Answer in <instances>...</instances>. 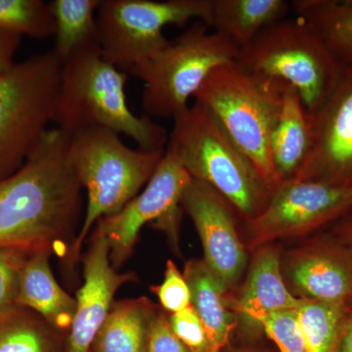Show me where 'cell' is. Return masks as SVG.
Returning <instances> with one entry per match:
<instances>
[{"label": "cell", "mask_w": 352, "mask_h": 352, "mask_svg": "<svg viewBox=\"0 0 352 352\" xmlns=\"http://www.w3.org/2000/svg\"><path fill=\"white\" fill-rule=\"evenodd\" d=\"M68 144V134L48 129L24 166L0 180V248L68 254L82 210Z\"/></svg>", "instance_id": "obj_1"}, {"label": "cell", "mask_w": 352, "mask_h": 352, "mask_svg": "<svg viewBox=\"0 0 352 352\" xmlns=\"http://www.w3.org/2000/svg\"><path fill=\"white\" fill-rule=\"evenodd\" d=\"M127 75L109 63L99 44L78 51L62 64L54 122L68 135L105 127L133 139L139 149L166 151L164 127L136 116L126 102Z\"/></svg>", "instance_id": "obj_2"}, {"label": "cell", "mask_w": 352, "mask_h": 352, "mask_svg": "<svg viewBox=\"0 0 352 352\" xmlns=\"http://www.w3.org/2000/svg\"><path fill=\"white\" fill-rule=\"evenodd\" d=\"M173 120L166 150L192 179L214 189L245 221L261 214L271 191L214 113L195 101Z\"/></svg>", "instance_id": "obj_3"}, {"label": "cell", "mask_w": 352, "mask_h": 352, "mask_svg": "<svg viewBox=\"0 0 352 352\" xmlns=\"http://www.w3.org/2000/svg\"><path fill=\"white\" fill-rule=\"evenodd\" d=\"M166 151L131 149L118 132L91 127L69 135L68 157L82 188L87 210L80 233L67 254L68 266L78 261L92 227L119 212L149 182Z\"/></svg>", "instance_id": "obj_4"}, {"label": "cell", "mask_w": 352, "mask_h": 352, "mask_svg": "<svg viewBox=\"0 0 352 352\" xmlns=\"http://www.w3.org/2000/svg\"><path fill=\"white\" fill-rule=\"evenodd\" d=\"M284 83L250 73L237 61L214 69L195 94L258 171L271 194L279 186L270 152Z\"/></svg>", "instance_id": "obj_5"}, {"label": "cell", "mask_w": 352, "mask_h": 352, "mask_svg": "<svg viewBox=\"0 0 352 352\" xmlns=\"http://www.w3.org/2000/svg\"><path fill=\"white\" fill-rule=\"evenodd\" d=\"M237 62L254 75L292 85L310 117L333 94L344 69L314 30L296 17L265 28L241 48Z\"/></svg>", "instance_id": "obj_6"}, {"label": "cell", "mask_w": 352, "mask_h": 352, "mask_svg": "<svg viewBox=\"0 0 352 352\" xmlns=\"http://www.w3.org/2000/svg\"><path fill=\"white\" fill-rule=\"evenodd\" d=\"M197 21L155 56L138 65L129 75L144 82L142 106L149 117L173 118L189 107L214 69L237 61L240 48Z\"/></svg>", "instance_id": "obj_7"}, {"label": "cell", "mask_w": 352, "mask_h": 352, "mask_svg": "<svg viewBox=\"0 0 352 352\" xmlns=\"http://www.w3.org/2000/svg\"><path fill=\"white\" fill-rule=\"evenodd\" d=\"M61 67L50 50L0 74V180L24 166L54 122Z\"/></svg>", "instance_id": "obj_8"}, {"label": "cell", "mask_w": 352, "mask_h": 352, "mask_svg": "<svg viewBox=\"0 0 352 352\" xmlns=\"http://www.w3.org/2000/svg\"><path fill=\"white\" fill-rule=\"evenodd\" d=\"M212 0H101L96 15L102 56L129 75L168 43L164 29L190 20L207 24Z\"/></svg>", "instance_id": "obj_9"}, {"label": "cell", "mask_w": 352, "mask_h": 352, "mask_svg": "<svg viewBox=\"0 0 352 352\" xmlns=\"http://www.w3.org/2000/svg\"><path fill=\"white\" fill-rule=\"evenodd\" d=\"M352 212V184L319 180L281 183L261 214L247 221L252 248L281 238L298 237Z\"/></svg>", "instance_id": "obj_10"}, {"label": "cell", "mask_w": 352, "mask_h": 352, "mask_svg": "<svg viewBox=\"0 0 352 352\" xmlns=\"http://www.w3.org/2000/svg\"><path fill=\"white\" fill-rule=\"evenodd\" d=\"M191 179L175 155L166 150L145 189L119 212L97 222L95 232L107 241L111 263L116 270L131 256L145 224L156 223L176 237L180 201Z\"/></svg>", "instance_id": "obj_11"}, {"label": "cell", "mask_w": 352, "mask_h": 352, "mask_svg": "<svg viewBox=\"0 0 352 352\" xmlns=\"http://www.w3.org/2000/svg\"><path fill=\"white\" fill-rule=\"evenodd\" d=\"M180 206L191 217L204 249V261L224 285L233 288L242 276L247 254L236 228L235 208L214 189L191 179Z\"/></svg>", "instance_id": "obj_12"}, {"label": "cell", "mask_w": 352, "mask_h": 352, "mask_svg": "<svg viewBox=\"0 0 352 352\" xmlns=\"http://www.w3.org/2000/svg\"><path fill=\"white\" fill-rule=\"evenodd\" d=\"M312 119L314 142L295 179L352 184V65Z\"/></svg>", "instance_id": "obj_13"}, {"label": "cell", "mask_w": 352, "mask_h": 352, "mask_svg": "<svg viewBox=\"0 0 352 352\" xmlns=\"http://www.w3.org/2000/svg\"><path fill=\"white\" fill-rule=\"evenodd\" d=\"M83 258V285L76 293L75 316L65 352H90L92 342L122 285L134 281L133 273H118L110 261L107 241L95 232Z\"/></svg>", "instance_id": "obj_14"}, {"label": "cell", "mask_w": 352, "mask_h": 352, "mask_svg": "<svg viewBox=\"0 0 352 352\" xmlns=\"http://www.w3.org/2000/svg\"><path fill=\"white\" fill-rule=\"evenodd\" d=\"M287 275L298 298L346 305L352 296V258L342 247L317 245L296 252Z\"/></svg>", "instance_id": "obj_15"}, {"label": "cell", "mask_w": 352, "mask_h": 352, "mask_svg": "<svg viewBox=\"0 0 352 352\" xmlns=\"http://www.w3.org/2000/svg\"><path fill=\"white\" fill-rule=\"evenodd\" d=\"M312 119L300 94L284 83L281 101L270 132V152L279 185L295 179L311 152Z\"/></svg>", "instance_id": "obj_16"}, {"label": "cell", "mask_w": 352, "mask_h": 352, "mask_svg": "<svg viewBox=\"0 0 352 352\" xmlns=\"http://www.w3.org/2000/svg\"><path fill=\"white\" fill-rule=\"evenodd\" d=\"M300 298L289 291L281 273L279 252L273 248L259 250L252 261L244 289L231 308L238 314L245 328L261 330L263 318L284 310L296 309Z\"/></svg>", "instance_id": "obj_17"}, {"label": "cell", "mask_w": 352, "mask_h": 352, "mask_svg": "<svg viewBox=\"0 0 352 352\" xmlns=\"http://www.w3.org/2000/svg\"><path fill=\"white\" fill-rule=\"evenodd\" d=\"M51 254L47 250L30 254L21 275L17 305L32 310L51 328L62 332L71 328L76 300L55 279L50 267Z\"/></svg>", "instance_id": "obj_18"}, {"label": "cell", "mask_w": 352, "mask_h": 352, "mask_svg": "<svg viewBox=\"0 0 352 352\" xmlns=\"http://www.w3.org/2000/svg\"><path fill=\"white\" fill-rule=\"evenodd\" d=\"M185 279L191 292V305L200 317L210 344V352H221L234 327L227 289L204 259L185 264Z\"/></svg>", "instance_id": "obj_19"}, {"label": "cell", "mask_w": 352, "mask_h": 352, "mask_svg": "<svg viewBox=\"0 0 352 352\" xmlns=\"http://www.w3.org/2000/svg\"><path fill=\"white\" fill-rule=\"evenodd\" d=\"M289 9L286 0H212L206 25L241 50L265 28L284 20Z\"/></svg>", "instance_id": "obj_20"}, {"label": "cell", "mask_w": 352, "mask_h": 352, "mask_svg": "<svg viewBox=\"0 0 352 352\" xmlns=\"http://www.w3.org/2000/svg\"><path fill=\"white\" fill-rule=\"evenodd\" d=\"M155 307L146 298L113 302L90 352H147L148 329Z\"/></svg>", "instance_id": "obj_21"}, {"label": "cell", "mask_w": 352, "mask_h": 352, "mask_svg": "<svg viewBox=\"0 0 352 352\" xmlns=\"http://www.w3.org/2000/svg\"><path fill=\"white\" fill-rule=\"evenodd\" d=\"M291 8L342 65H352V0H294Z\"/></svg>", "instance_id": "obj_22"}, {"label": "cell", "mask_w": 352, "mask_h": 352, "mask_svg": "<svg viewBox=\"0 0 352 352\" xmlns=\"http://www.w3.org/2000/svg\"><path fill=\"white\" fill-rule=\"evenodd\" d=\"M101 0H52L55 53L60 63L88 46L98 44L96 15Z\"/></svg>", "instance_id": "obj_23"}, {"label": "cell", "mask_w": 352, "mask_h": 352, "mask_svg": "<svg viewBox=\"0 0 352 352\" xmlns=\"http://www.w3.org/2000/svg\"><path fill=\"white\" fill-rule=\"evenodd\" d=\"M56 332L32 310L15 308L0 318V352H58Z\"/></svg>", "instance_id": "obj_24"}, {"label": "cell", "mask_w": 352, "mask_h": 352, "mask_svg": "<svg viewBox=\"0 0 352 352\" xmlns=\"http://www.w3.org/2000/svg\"><path fill=\"white\" fill-rule=\"evenodd\" d=\"M346 310V305L300 298L296 311L307 352H337L340 326Z\"/></svg>", "instance_id": "obj_25"}, {"label": "cell", "mask_w": 352, "mask_h": 352, "mask_svg": "<svg viewBox=\"0 0 352 352\" xmlns=\"http://www.w3.org/2000/svg\"><path fill=\"white\" fill-rule=\"evenodd\" d=\"M0 30L36 39L54 36L50 3L43 0H0Z\"/></svg>", "instance_id": "obj_26"}, {"label": "cell", "mask_w": 352, "mask_h": 352, "mask_svg": "<svg viewBox=\"0 0 352 352\" xmlns=\"http://www.w3.org/2000/svg\"><path fill=\"white\" fill-rule=\"evenodd\" d=\"M32 252L22 248H0V318L18 307L21 275Z\"/></svg>", "instance_id": "obj_27"}, {"label": "cell", "mask_w": 352, "mask_h": 352, "mask_svg": "<svg viewBox=\"0 0 352 352\" xmlns=\"http://www.w3.org/2000/svg\"><path fill=\"white\" fill-rule=\"evenodd\" d=\"M261 327L280 352H307L296 309L268 315L261 320Z\"/></svg>", "instance_id": "obj_28"}, {"label": "cell", "mask_w": 352, "mask_h": 352, "mask_svg": "<svg viewBox=\"0 0 352 352\" xmlns=\"http://www.w3.org/2000/svg\"><path fill=\"white\" fill-rule=\"evenodd\" d=\"M162 307L170 314L182 311L191 305V292L183 273L173 261H168L164 281L151 287Z\"/></svg>", "instance_id": "obj_29"}, {"label": "cell", "mask_w": 352, "mask_h": 352, "mask_svg": "<svg viewBox=\"0 0 352 352\" xmlns=\"http://www.w3.org/2000/svg\"><path fill=\"white\" fill-rule=\"evenodd\" d=\"M171 329L190 352H210L205 327L192 305L168 316Z\"/></svg>", "instance_id": "obj_30"}, {"label": "cell", "mask_w": 352, "mask_h": 352, "mask_svg": "<svg viewBox=\"0 0 352 352\" xmlns=\"http://www.w3.org/2000/svg\"><path fill=\"white\" fill-rule=\"evenodd\" d=\"M147 352H190L171 329L168 316L157 307L148 329Z\"/></svg>", "instance_id": "obj_31"}, {"label": "cell", "mask_w": 352, "mask_h": 352, "mask_svg": "<svg viewBox=\"0 0 352 352\" xmlns=\"http://www.w3.org/2000/svg\"><path fill=\"white\" fill-rule=\"evenodd\" d=\"M22 36L15 32L0 30V74L12 68L16 53L20 47Z\"/></svg>", "instance_id": "obj_32"}, {"label": "cell", "mask_w": 352, "mask_h": 352, "mask_svg": "<svg viewBox=\"0 0 352 352\" xmlns=\"http://www.w3.org/2000/svg\"><path fill=\"white\" fill-rule=\"evenodd\" d=\"M337 352H352V309L349 307L340 326Z\"/></svg>", "instance_id": "obj_33"}, {"label": "cell", "mask_w": 352, "mask_h": 352, "mask_svg": "<svg viewBox=\"0 0 352 352\" xmlns=\"http://www.w3.org/2000/svg\"><path fill=\"white\" fill-rule=\"evenodd\" d=\"M347 217L340 222L337 228V234L340 239V245L352 258V215H346Z\"/></svg>", "instance_id": "obj_34"}, {"label": "cell", "mask_w": 352, "mask_h": 352, "mask_svg": "<svg viewBox=\"0 0 352 352\" xmlns=\"http://www.w3.org/2000/svg\"><path fill=\"white\" fill-rule=\"evenodd\" d=\"M347 307H349V309H352V296L351 300H349V303H347Z\"/></svg>", "instance_id": "obj_35"}, {"label": "cell", "mask_w": 352, "mask_h": 352, "mask_svg": "<svg viewBox=\"0 0 352 352\" xmlns=\"http://www.w3.org/2000/svg\"><path fill=\"white\" fill-rule=\"evenodd\" d=\"M232 352H254V351H236Z\"/></svg>", "instance_id": "obj_36"}]
</instances>
